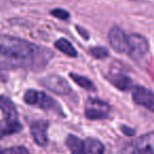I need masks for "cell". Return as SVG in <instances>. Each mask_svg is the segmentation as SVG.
<instances>
[{"label":"cell","mask_w":154,"mask_h":154,"mask_svg":"<svg viewBox=\"0 0 154 154\" xmlns=\"http://www.w3.org/2000/svg\"><path fill=\"white\" fill-rule=\"evenodd\" d=\"M109 82L113 85L114 87L118 89V90L126 91L128 90L131 87V79L128 76L122 74V73H118V74H113L111 76H109Z\"/></svg>","instance_id":"12"},{"label":"cell","mask_w":154,"mask_h":154,"mask_svg":"<svg viewBox=\"0 0 154 154\" xmlns=\"http://www.w3.org/2000/svg\"><path fill=\"white\" fill-rule=\"evenodd\" d=\"M66 145L72 154H84V141L75 135H68L66 138Z\"/></svg>","instance_id":"13"},{"label":"cell","mask_w":154,"mask_h":154,"mask_svg":"<svg viewBox=\"0 0 154 154\" xmlns=\"http://www.w3.org/2000/svg\"><path fill=\"white\" fill-rule=\"evenodd\" d=\"M70 76L78 86H80L82 89H85V90H88V91L95 90L94 84H93L89 78H87V77L82 76V75H78V74H74V73H71Z\"/></svg>","instance_id":"16"},{"label":"cell","mask_w":154,"mask_h":154,"mask_svg":"<svg viewBox=\"0 0 154 154\" xmlns=\"http://www.w3.org/2000/svg\"><path fill=\"white\" fill-rule=\"evenodd\" d=\"M53 52L17 37L0 35V69H40Z\"/></svg>","instance_id":"1"},{"label":"cell","mask_w":154,"mask_h":154,"mask_svg":"<svg viewBox=\"0 0 154 154\" xmlns=\"http://www.w3.org/2000/svg\"><path fill=\"white\" fill-rule=\"evenodd\" d=\"M0 110L2 111L3 116L5 115L18 116V112L16 110L14 103L10 98L3 96V95H0Z\"/></svg>","instance_id":"15"},{"label":"cell","mask_w":154,"mask_h":154,"mask_svg":"<svg viewBox=\"0 0 154 154\" xmlns=\"http://www.w3.org/2000/svg\"><path fill=\"white\" fill-rule=\"evenodd\" d=\"M130 154H154V132L147 133L135 140Z\"/></svg>","instance_id":"8"},{"label":"cell","mask_w":154,"mask_h":154,"mask_svg":"<svg viewBox=\"0 0 154 154\" xmlns=\"http://www.w3.org/2000/svg\"><path fill=\"white\" fill-rule=\"evenodd\" d=\"M5 154H30V152L24 147H12L5 150Z\"/></svg>","instance_id":"18"},{"label":"cell","mask_w":154,"mask_h":154,"mask_svg":"<svg viewBox=\"0 0 154 154\" xmlns=\"http://www.w3.org/2000/svg\"><path fill=\"white\" fill-rule=\"evenodd\" d=\"M51 14L54 16V17L58 18V19H61V20H66L69 17H70V14L68 13L66 11L62 9H55L51 12Z\"/></svg>","instance_id":"19"},{"label":"cell","mask_w":154,"mask_h":154,"mask_svg":"<svg viewBox=\"0 0 154 154\" xmlns=\"http://www.w3.org/2000/svg\"><path fill=\"white\" fill-rule=\"evenodd\" d=\"M109 42L112 49L117 53H128V36L118 26H114L109 31Z\"/></svg>","instance_id":"7"},{"label":"cell","mask_w":154,"mask_h":154,"mask_svg":"<svg viewBox=\"0 0 154 154\" xmlns=\"http://www.w3.org/2000/svg\"><path fill=\"white\" fill-rule=\"evenodd\" d=\"M149 51L147 39L139 34H131L128 36V54L133 59H138Z\"/></svg>","instance_id":"4"},{"label":"cell","mask_w":154,"mask_h":154,"mask_svg":"<svg viewBox=\"0 0 154 154\" xmlns=\"http://www.w3.org/2000/svg\"><path fill=\"white\" fill-rule=\"evenodd\" d=\"M0 154H5V150H2L0 148Z\"/></svg>","instance_id":"22"},{"label":"cell","mask_w":154,"mask_h":154,"mask_svg":"<svg viewBox=\"0 0 154 154\" xmlns=\"http://www.w3.org/2000/svg\"><path fill=\"white\" fill-rule=\"evenodd\" d=\"M103 145L100 140L89 137L84 143V154H103Z\"/></svg>","instance_id":"11"},{"label":"cell","mask_w":154,"mask_h":154,"mask_svg":"<svg viewBox=\"0 0 154 154\" xmlns=\"http://www.w3.org/2000/svg\"><path fill=\"white\" fill-rule=\"evenodd\" d=\"M76 30L79 32V34L82 35V37H84L85 39H88L89 38V34H88V32L87 31H85L82 28H80V26H76Z\"/></svg>","instance_id":"21"},{"label":"cell","mask_w":154,"mask_h":154,"mask_svg":"<svg viewBox=\"0 0 154 154\" xmlns=\"http://www.w3.org/2000/svg\"><path fill=\"white\" fill-rule=\"evenodd\" d=\"M90 54L97 59H101L109 56V51L103 47H95L90 50Z\"/></svg>","instance_id":"17"},{"label":"cell","mask_w":154,"mask_h":154,"mask_svg":"<svg viewBox=\"0 0 154 154\" xmlns=\"http://www.w3.org/2000/svg\"><path fill=\"white\" fill-rule=\"evenodd\" d=\"M42 85L50 91L59 95H66L71 92V86L64 78L58 75H48L42 79Z\"/></svg>","instance_id":"6"},{"label":"cell","mask_w":154,"mask_h":154,"mask_svg":"<svg viewBox=\"0 0 154 154\" xmlns=\"http://www.w3.org/2000/svg\"><path fill=\"white\" fill-rule=\"evenodd\" d=\"M122 130L125 134L129 135V136H133V135L135 134V130H133V129H131V128H128V127H126V126H122Z\"/></svg>","instance_id":"20"},{"label":"cell","mask_w":154,"mask_h":154,"mask_svg":"<svg viewBox=\"0 0 154 154\" xmlns=\"http://www.w3.org/2000/svg\"><path fill=\"white\" fill-rule=\"evenodd\" d=\"M132 98L136 105L145 107L154 112V93L143 86H136L132 89Z\"/></svg>","instance_id":"5"},{"label":"cell","mask_w":154,"mask_h":154,"mask_svg":"<svg viewBox=\"0 0 154 154\" xmlns=\"http://www.w3.org/2000/svg\"><path fill=\"white\" fill-rule=\"evenodd\" d=\"M55 48L63 54H66V56H70V57H77V55H78L75 48L72 45V43L64 38H60L56 40Z\"/></svg>","instance_id":"14"},{"label":"cell","mask_w":154,"mask_h":154,"mask_svg":"<svg viewBox=\"0 0 154 154\" xmlns=\"http://www.w3.org/2000/svg\"><path fill=\"white\" fill-rule=\"evenodd\" d=\"M110 106L107 103L99 99H88L86 103V110H85V115L88 119L96 120L107 118L109 116Z\"/></svg>","instance_id":"3"},{"label":"cell","mask_w":154,"mask_h":154,"mask_svg":"<svg viewBox=\"0 0 154 154\" xmlns=\"http://www.w3.org/2000/svg\"><path fill=\"white\" fill-rule=\"evenodd\" d=\"M48 128L49 122L47 120H36L31 125V134L35 143L41 147H45L48 143Z\"/></svg>","instance_id":"9"},{"label":"cell","mask_w":154,"mask_h":154,"mask_svg":"<svg viewBox=\"0 0 154 154\" xmlns=\"http://www.w3.org/2000/svg\"><path fill=\"white\" fill-rule=\"evenodd\" d=\"M22 126L18 116H3L0 122V139L21 131Z\"/></svg>","instance_id":"10"},{"label":"cell","mask_w":154,"mask_h":154,"mask_svg":"<svg viewBox=\"0 0 154 154\" xmlns=\"http://www.w3.org/2000/svg\"><path fill=\"white\" fill-rule=\"evenodd\" d=\"M23 100L28 105L35 106V107H38L43 110H52L59 114H61L62 112L57 101L43 92H39L36 90H29L24 94Z\"/></svg>","instance_id":"2"}]
</instances>
